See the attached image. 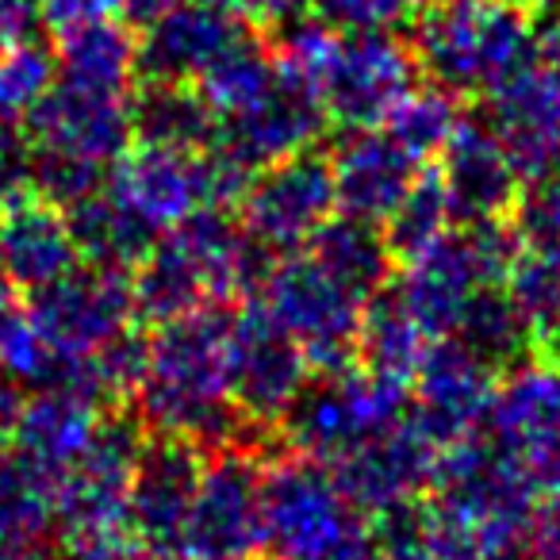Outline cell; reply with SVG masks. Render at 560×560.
I'll list each match as a JSON object with an SVG mask.
<instances>
[{
	"label": "cell",
	"mask_w": 560,
	"mask_h": 560,
	"mask_svg": "<svg viewBox=\"0 0 560 560\" xmlns=\"http://www.w3.org/2000/svg\"><path fill=\"white\" fill-rule=\"evenodd\" d=\"M234 307L203 304L158 323L147 338V369L135 388L139 422L154 438H177L200 450L234 445L246 419L231 392Z\"/></svg>",
	"instance_id": "cell-1"
},
{
	"label": "cell",
	"mask_w": 560,
	"mask_h": 560,
	"mask_svg": "<svg viewBox=\"0 0 560 560\" xmlns=\"http://www.w3.org/2000/svg\"><path fill=\"white\" fill-rule=\"evenodd\" d=\"M272 254L223 208H196L158 238L135 269V315L150 327L203 304H226L234 292H257Z\"/></svg>",
	"instance_id": "cell-2"
},
{
	"label": "cell",
	"mask_w": 560,
	"mask_h": 560,
	"mask_svg": "<svg viewBox=\"0 0 560 560\" xmlns=\"http://www.w3.org/2000/svg\"><path fill=\"white\" fill-rule=\"evenodd\" d=\"M272 47L342 131L381 127L419 78L411 43L388 32H335L319 20L289 27Z\"/></svg>",
	"instance_id": "cell-3"
},
{
	"label": "cell",
	"mask_w": 560,
	"mask_h": 560,
	"mask_svg": "<svg viewBox=\"0 0 560 560\" xmlns=\"http://www.w3.org/2000/svg\"><path fill=\"white\" fill-rule=\"evenodd\" d=\"M411 27L419 73L460 101L495 93L541 43L522 0H427Z\"/></svg>",
	"instance_id": "cell-4"
},
{
	"label": "cell",
	"mask_w": 560,
	"mask_h": 560,
	"mask_svg": "<svg viewBox=\"0 0 560 560\" xmlns=\"http://www.w3.org/2000/svg\"><path fill=\"white\" fill-rule=\"evenodd\" d=\"M265 557L384 560L373 514L346 495L327 465L300 453L265 468Z\"/></svg>",
	"instance_id": "cell-5"
},
{
	"label": "cell",
	"mask_w": 560,
	"mask_h": 560,
	"mask_svg": "<svg viewBox=\"0 0 560 560\" xmlns=\"http://www.w3.org/2000/svg\"><path fill=\"white\" fill-rule=\"evenodd\" d=\"M434 488V503L472 529L488 560H503L526 545L541 499L537 468L499 450L491 438L472 434L457 445H445L438 457Z\"/></svg>",
	"instance_id": "cell-6"
},
{
	"label": "cell",
	"mask_w": 560,
	"mask_h": 560,
	"mask_svg": "<svg viewBox=\"0 0 560 560\" xmlns=\"http://www.w3.org/2000/svg\"><path fill=\"white\" fill-rule=\"evenodd\" d=\"M407 415H411V388L369 373L353 361L346 369L315 373L280 427L289 430V442L300 457L330 468L369 438L399 427Z\"/></svg>",
	"instance_id": "cell-7"
},
{
	"label": "cell",
	"mask_w": 560,
	"mask_h": 560,
	"mask_svg": "<svg viewBox=\"0 0 560 560\" xmlns=\"http://www.w3.org/2000/svg\"><path fill=\"white\" fill-rule=\"evenodd\" d=\"M254 296L280 330L296 338L315 373H330L358 361L365 304L346 292L312 254L272 257Z\"/></svg>",
	"instance_id": "cell-8"
},
{
	"label": "cell",
	"mask_w": 560,
	"mask_h": 560,
	"mask_svg": "<svg viewBox=\"0 0 560 560\" xmlns=\"http://www.w3.org/2000/svg\"><path fill=\"white\" fill-rule=\"evenodd\" d=\"M147 427L124 411H104L89 445L58 472L55 503L66 549L127 529V499L147 453Z\"/></svg>",
	"instance_id": "cell-9"
},
{
	"label": "cell",
	"mask_w": 560,
	"mask_h": 560,
	"mask_svg": "<svg viewBox=\"0 0 560 560\" xmlns=\"http://www.w3.org/2000/svg\"><path fill=\"white\" fill-rule=\"evenodd\" d=\"M265 465L242 445L211 450L180 537V560H261Z\"/></svg>",
	"instance_id": "cell-10"
},
{
	"label": "cell",
	"mask_w": 560,
	"mask_h": 560,
	"mask_svg": "<svg viewBox=\"0 0 560 560\" xmlns=\"http://www.w3.org/2000/svg\"><path fill=\"white\" fill-rule=\"evenodd\" d=\"M246 234L272 257L300 254L338 215V188L330 154L304 150L254 173L238 203Z\"/></svg>",
	"instance_id": "cell-11"
},
{
	"label": "cell",
	"mask_w": 560,
	"mask_h": 560,
	"mask_svg": "<svg viewBox=\"0 0 560 560\" xmlns=\"http://www.w3.org/2000/svg\"><path fill=\"white\" fill-rule=\"evenodd\" d=\"M43 342L58 361L89 358L135 327L131 277L101 265H73L27 300Z\"/></svg>",
	"instance_id": "cell-12"
},
{
	"label": "cell",
	"mask_w": 560,
	"mask_h": 560,
	"mask_svg": "<svg viewBox=\"0 0 560 560\" xmlns=\"http://www.w3.org/2000/svg\"><path fill=\"white\" fill-rule=\"evenodd\" d=\"M483 119L526 180L560 173V24L541 32L537 55L488 93Z\"/></svg>",
	"instance_id": "cell-13"
},
{
	"label": "cell",
	"mask_w": 560,
	"mask_h": 560,
	"mask_svg": "<svg viewBox=\"0 0 560 560\" xmlns=\"http://www.w3.org/2000/svg\"><path fill=\"white\" fill-rule=\"evenodd\" d=\"M315 369L300 342L265 315L261 304L234 315L231 392L246 427H277L296 407Z\"/></svg>",
	"instance_id": "cell-14"
},
{
	"label": "cell",
	"mask_w": 560,
	"mask_h": 560,
	"mask_svg": "<svg viewBox=\"0 0 560 560\" xmlns=\"http://www.w3.org/2000/svg\"><path fill=\"white\" fill-rule=\"evenodd\" d=\"M20 127L35 150L81 158L101 170H112L135 142L131 96L101 93V89L73 85L62 78Z\"/></svg>",
	"instance_id": "cell-15"
},
{
	"label": "cell",
	"mask_w": 560,
	"mask_h": 560,
	"mask_svg": "<svg viewBox=\"0 0 560 560\" xmlns=\"http://www.w3.org/2000/svg\"><path fill=\"white\" fill-rule=\"evenodd\" d=\"M495 369L457 338H434L411 381V419L438 445H457L480 434L495 396Z\"/></svg>",
	"instance_id": "cell-16"
},
{
	"label": "cell",
	"mask_w": 560,
	"mask_h": 560,
	"mask_svg": "<svg viewBox=\"0 0 560 560\" xmlns=\"http://www.w3.org/2000/svg\"><path fill=\"white\" fill-rule=\"evenodd\" d=\"M254 32L231 0H185L139 32L142 85H196L219 55Z\"/></svg>",
	"instance_id": "cell-17"
},
{
	"label": "cell",
	"mask_w": 560,
	"mask_h": 560,
	"mask_svg": "<svg viewBox=\"0 0 560 560\" xmlns=\"http://www.w3.org/2000/svg\"><path fill=\"white\" fill-rule=\"evenodd\" d=\"M327 112L319 96L280 66V78L257 104H249L238 116L219 119L215 147L246 162L249 170H265L272 162H284L292 154L315 150L327 131Z\"/></svg>",
	"instance_id": "cell-18"
},
{
	"label": "cell",
	"mask_w": 560,
	"mask_h": 560,
	"mask_svg": "<svg viewBox=\"0 0 560 560\" xmlns=\"http://www.w3.org/2000/svg\"><path fill=\"white\" fill-rule=\"evenodd\" d=\"M438 457H442V450L407 415L399 427L369 438L350 457L330 465V472L361 511L381 514L388 506L415 503L422 491L434 488Z\"/></svg>",
	"instance_id": "cell-19"
},
{
	"label": "cell",
	"mask_w": 560,
	"mask_h": 560,
	"mask_svg": "<svg viewBox=\"0 0 560 560\" xmlns=\"http://www.w3.org/2000/svg\"><path fill=\"white\" fill-rule=\"evenodd\" d=\"M203 450L177 438L147 445L127 499V529L180 560V537L203 472Z\"/></svg>",
	"instance_id": "cell-20"
},
{
	"label": "cell",
	"mask_w": 560,
	"mask_h": 560,
	"mask_svg": "<svg viewBox=\"0 0 560 560\" xmlns=\"http://www.w3.org/2000/svg\"><path fill=\"white\" fill-rule=\"evenodd\" d=\"M488 438L511 457L541 468L560 453V365L518 361L495 384L483 422Z\"/></svg>",
	"instance_id": "cell-21"
},
{
	"label": "cell",
	"mask_w": 560,
	"mask_h": 560,
	"mask_svg": "<svg viewBox=\"0 0 560 560\" xmlns=\"http://www.w3.org/2000/svg\"><path fill=\"white\" fill-rule=\"evenodd\" d=\"M108 192L135 211L147 226L165 234L203 203L200 150H173L135 142L108 170Z\"/></svg>",
	"instance_id": "cell-22"
},
{
	"label": "cell",
	"mask_w": 560,
	"mask_h": 560,
	"mask_svg": "<svg viewBox=\"0 0 560 560\" xmlns=\"http://www.w3.org/2000/svg\"><path fill=\"white\" fill-rule=\"evenodd\" d=\"M338 188V211L369 223H384L419 185L422 162L407 154L384 127L350 131L330 154Z\"/></svg>",
	"instance_id": "cell-23"
},
{
	"label": "cell",
	"mask_w": 560,
	"mask_h": 560,
	"mask_svg": "<svg viewBox=\"0 0 560 560\" xmlns=\"http://www.w3.org/2000/svg\"><path fill=\"white\" fill-rule=\"evenodd\" d=\"M442 177L457 223H488V219H511L522 192V173L506 158L503 142L488 127V119H468L453 142L442 150Z\"/></svg>",
	"instance_id": "cell-24"
},
{
	"label": "cell",
	"mask_w": 560,
	"mask_h": 560,
	"mask_svg": "<svg viewBox=\"0 0 560 560\" xmlns=\"http://www.w3.org/2000/svg\"><path fill=\"white\" fill-rule=\"evenodd\" d=\"M0 238H4V272L24 292L47 289L50 280L81 261L66 208L39 192H27L9 208H0Z\"/></svg>",
	"instance_id": "cell-25"
},
{
	"label": "cell",
	"mask_w": 560,
	"mask_h": 560,
	"mask_svg": "<svg viewBox=\"0 0 560 560\" xmlns=\"http://www.w3.org/2000/svg\"><path fill=\"white\" fill-rule=\"evenodd\" d=\"M104 411H108V407L89 404V399L73 396V392L39 388L32 399H24L16 450L58 480V472H62V468L85 450L89 438L96 434Z\"/></svg>",
	"instance_id": "cell-26"
},
{
	"label": "cell",
	"mask_w": 560,
	"mask_h": 560,
	"mask_svg": "<svg viewBox=\"0 0 560 560\" xmlns=\"http://www.w3.org/2000/svg\"><path fill=\"white\" fill-rule=\"evenodd\" d=\"M66 219H70L78 257L85 265H101V269L135 272L150 257V249L158 246V238H162L127 203H119L108 192V185L101 192L85 196V200L70 203Z\"/></svg>",
	"instance_id": "cell-27"
},
{
	"label": "cell",
	"mask_w": 560,
	"mask_h": 560,
	"mask_svg": "<svg viewBox=\"0 0 560 560\" xmlns=\"http://www.w3.org/2000/svg\"><path fill=\"white\" fill-rule=\"evenodd\" d=\"M307 254H312L346 292H353L361 304H369L376 292L388 289L392 265H396V257H392V249H388V238H384V226L369 223V219H358V215H342V211L307 242Z\"/></svg>",
	"instance_id": "cell-28"
},
{
	"label": "cell",
	"mask_w": 560,
	"mask_h": 560,
	"mask_svg": "<svg viewBox=\"0 0 560 560\" xmlns=\"http://www.w3.org/2000/svg\"><path fill=\"white\" fill-rule=\"evenodd\" d=\"M58 78L101 93L131 96L139 81V35L124 20H101L58 35Z\"/></svg>",
	"instance_id": "cell-29"
},
{
	"label": "cell",
	"mask_w": 560,
	"mask_h": 560,
	"mask_svg": "<svg viewBox=\"0 0 560 560\" xmlns=\"http://www.w3.org/2000/svg\"><path fill=\"white\" fill-rule=\"evenodd\" d=\"M434 338L422 330V323L407 312V304L399 300L396 289L376 292L365 304L361 315V335H358V365H365L369 373L388 376L396 384L411 388L415 373H419L422 358H427Z\"/></svg>",
	"instance_id": "cell-30"
},
{
	"label": "cell",
	"mask_w": 560,
	"mask_h": 560,
	"mask_svg": "<svg viewBox=\"0 0 560 560\" xmlns=\"http://www.w3.org/2000/svg\"><path fill=\"white\" fill-rule=\"evenodd\" d=\"M135 139L150 147L208 150L219 135V116L196 85H142L131 96Z\"/></svg>",
	"instance_id": "cell-31"
},
{
	"label": "cell",
	"mask_w": 560,
	"mask_h": 560,
	"mask_svg": "<svg viewBox=\"0 0 560 560\" xmlns=\"http://www.w3.org/2000/svg\"><path fill=\"white\" fill-rule=\"evenodd\" d=\"M280 78V58L277 47L265 43L257 32H249L246 39L234 43L226 55H219L215 62L203 70V78L196 81L200 96L211 104L219 119L238 116L249 104H257Z\"/></svg>",
	"instance_id": "cell-32"
},
{
	"label": "cell",
	"mask_w": 560,
	"mask_h": 560,
	"mask_svg": "<svg viewBox=\"0 0 560 560\" xmlns=\"http://www.w3.org/2000/svg\"><path fill=\"white\" fill-rule=\"evenodd\" d=\"M450 338L468 346L491 369H511L518 361H526L537 335L526 315L518 312V304L511 300V292L499 284V289H483L468 300L465 315H460L457 330Z\"/></svg>",
	"instance_id": "cell-33"
},
{
	"label": "cell",
	"mask_w": 560,
	"mask_h": 560,
	"mask_svg": "<svg viewBox=\"0 0 560 560\" xmlns=\"http://www.w3.org/2000/svg\"><path fill=\"white\" fill-rule=\"evenodd\" d=\"M55 522V476L16 445L0 450V541H43Z\"/></svg>",
	"instance_id": "cell-34"
},
{
	"label": "cell",
	"mask_w": 560,
	"mask_h": 560,
	"mask_svg": "<svg viewBox=\"0 0 560 560\" xmlns=\"http://www.w3.org/2000/svg\"><path fill=\"white\" fill-rule=\"evenodd\" d=\"M460 124H465L460 96L430 81V85H415L381 127L407 154H415L419 162H430V158H442V150L453 142Z\"/></svg>",
	"instance_id": "cell-35"
},
{
	"label": "cell",
	"mask_w": 560,
	"mask_h": 560,
	"mask_svg": "<svg viewBox=\"0 0 560 560\" xmlns=\"http://www.w3.org/2000/svg\"><path fill=\"white\" fill-rule=\"evenodd\" d=\"M381 226L396 261H411L427 246H434L438 238H445L457 226V211H453L442 177L438 173H422L419 185L404 196V203Z\"/></svg>",
	"instance_id": "cell-36"
},
{
	"label": "cell",
	"mask_w": 560,
	"mask_h": 560,
	"mask_svg": "<svg viewBox=\"0 0 560 560\" xmlns=\"http://www.w3.org/2000/svg\"><path fill=\"white\" fill-rule=\"evenodd\" d=\"M55 365L58 358L43 342L39 327L32 319V307L12 292H0V373L39 392L50 384Z\"/></svg>",
	"instance_id": "cell-37"
},
{
	"label": "cell",
	"mask_w": 560,
	"mask_h": 560,
	"mask_svg": "<svg viewBox=\"0 0 560 560\" xmlns=\"http://www.w3.org/2000/svg\"><path fill=\"white\" fill-rule=\"evenodd\" d=\"M58 50L27 39L0 55V124H24L32 108L55 89Z\"/></svg>",
	"instance_id": "cell-38"
},
{
	"label": "cell",
	"mask_w": 560,
	"mask_h": 560,
	"mask_svg": "<svg viewBox=\"0 0 560 560\" xmlns=\"http://www.w3.org/2000/svg\"><path fill=\"white\" fill-rule=\"evenodd\" d=\"M518 312L529 319L537 338H545L560 323V254L549 249H522L511 277L503 284Z\"/></svg>",
	"instance_id": "cell-39"
},
{
	"label": "cell",
	"mask_w": 560,
	"mask_h": 560,
	"mask_svg": "<svg viewBox=\"0 0 560 560\" xmlns=\"http://www.w3.org/2000/svg\"><path fill=\"white\" fill-rule=\"evenodd\" d=\"M511 223L526 249H549L560 254V173L529 180L518 192Z\"/></svg>",
	"instance_id": "cell-40"
},
{
	"label": "cell",
	"mask_w": 560,
	"mask_h": 560,
	"mask_svg": "<svg viewBox=\"0 0 560 560\" xmlns=\"http://www.w3.org/2000/svg\"><path fill=\"white\" fill-rule=\"evenodd\" d=\"M315 16L335 32H392L415 24L427 0H312Z\"/></svg>",
	"instance_id": "cell-41"
},
{
	"label": "cell",
	"mask_w": 560,
	"mask_h": 560,
	"mask_svg": "<svg viewBox=\"0 0 560 560\" xmlns=\"http://www.w3.org/2000/svg\"><path fill=\"white\" fill-rule=\"evenodd\" d=\"M32 139L20 124H0V208L35 192L32 185Z\"/></svg>",
	"instance_id": "cell-42"
},
{
	"label": "cell",
	"mask_w": 560,
	"mask_h": 560,
	"mask_svg": "<svg viewBox=\"0 0 560 560\" xmlns=\"http://www.w3.org/2000/svg\"><path fill=\"white\" fill-rule=\"evenodd\" d=\"M119 12V0H39V16L43 27L50 35H70L78 27L101 24V20H112Z\"/></svg>",
	"instance_id": "cell-43"
},
{
	"label": "cell",
	"mask_w": 560,
	"mask_h": 560,
	"mask_svg": "<svg viewBox=\"0 0 560 560\" xmlns=\"http://www.w3.org/2000/svg\"><path fill=\"white\" fill-rule=\"evenodd\" d=\"M70 560H177V557L158 549V545L142 541L131 529H119V534L96 537V541L70 545Z\"/></svg>",
	"instance_id": "cell-44"
},
{
	"label": "cell",
	"mask_w": 560,
	"mask_h": 560,
	"mask_svg": "<svg viewBox=\"0 0 560 560\" xmlns=\"http://www.w3.org/2000/svg\"><path fill=\"white\" fill-rule=\"evenodd\" d=\"M526 549L529 560H560V491H541Z\"/></svg>",
	"instance_id": "cell-45"
},
{
	"label": "cell",
	"mask_w": 560,
	"mask_h": 560,
	"mask_svg": "<svg viewBox=\"0 0 560 560\" xmlns=\"http://www.w3.org/2000/svg\"><path fill=\"white\" fill-rule=\"evenodd\" d=\"M39 27H43L39 0H0V55L35 39Z\"/></svg>",
	"instance_id": "cell-46"
},
{
	"label": "cell",
	"mask_w": 560,
	"mask_h": 560,
	"mask_svg": "<svg viewBox=\"0 0 560 560\" xmlns=\"http://www.w3.org/2000/svg\"><path fill=\"white\" fill-rule=\"evenodd\" d=\"M231 4L249 24H277V20H289L296 12H304L312 0H231Z\"/></svg>",
	"instance_id": "cell-47"
},
{
	"label": "cell",
	"mask_w": 560,
	"mask_h": 560,
	"mask_svg": "<svg viewBox=\"0 0 560 560\" xmlns=\"http://www.w3.org/2000/svg\"><path fill=\"white\" fill-rule=\"evenodd\" d=\"M185 0H119V16H124V24L131 27H150L154 20L170 16L173 9H180Z\"/></svg>",
	"instance_id": "cell-48"
},
{
	"label": "cell",
	"mask_w": 560,
	"mask_h": 560,
	"mask_svg": "<svg viewBox=\"0 0 560 560\" xmlns=\"http://www.w3.org/2000/svg\"><path fill=\"white\" fill-rule=\"evenodd\" d=\"M20 415H24V396L12 384H0V450L16 445Z\"/></svg>",
	"instance_id": "cell-49"
},
{
	"label": "cell",
	"mask_w": 560,
	"mask_h": 560,
	"mask_svg": "<svg viewBox=\"0 0 560 560\" xmlns=\"http://www.w3.org/2000/svg\"><path fill=\"white\" fill-rule=\"evenodd\" d=\"M0 560H47L39 541H0Z\"/></svg>",
	"instance_id": "cell-50"
},
{
	"label": "cell",
	"mask_w": 560,
	"mask_h": 560,
	"mask_svg": "<svg viewBox=\"0 0 560 560\" xmlns=\"http://www.w3.org/2000/svg\"><path fill=\"white\" fill-rule=\"evenodd\" d=\"M545 342H549V361L552 365H560V323L545 335Z\"/></svg>",
	"instance_id": "cell-51"
},
{
	"label": "cell",
	"mask_w": 560,
	"mask_h": 560,
	"mask_svg": "<svg viewBox=\"0 0 560 560\" xmlns=\"http://www.w3.org/2000/svg\"><path fill=\"white\" fill-rule=\"evenodd\" d=\"M4 280H9V272H4V238H0V292H4Z\"/></svg>",
	"instance_id": "cell-52"
},
{
	"label": "cell",
	"mask_w": 560,
	"mask_h": 560,
	"mask_svg": "<svg viewBox=\"0 0 560 560\" xmlns=\"http://www.w3.org/2000/svg\"><path fill=\"white\" fill-rule=\"evenodd\" d=\"M526 4H560V0H526Z\"/></svg>",
	"instance_id": "cell-53"
},
{
	"label": "cell",
	"mask_w": 560,
	"mask_h": 560,
	"mask_svg": "<svg viewBox=\"0 0 560 560\" xmlns=\"http://www.w3.org/2000/svg\"><path fill=\"white\" fill-rule=\"evenodd\" d=\"M503 560H529V557H518V552H511V557H503Z\"/></svg>",
	"instance_id": "cell-54"
},
{
	"label": "cell",
	"mask_w": 560,
	"mask_h": 560,
	"mask_svg": "<svg viewBox=\"0 0 560 560\" xmlns=\"http://www.w3.org/2000/svg\"><path fill=\"white\" fill-rule=\"evenodd\" d=\"M522 4H526V0H522Z\"/></svg>",
	"instance_id": "cell-55"
}]
</instances>
